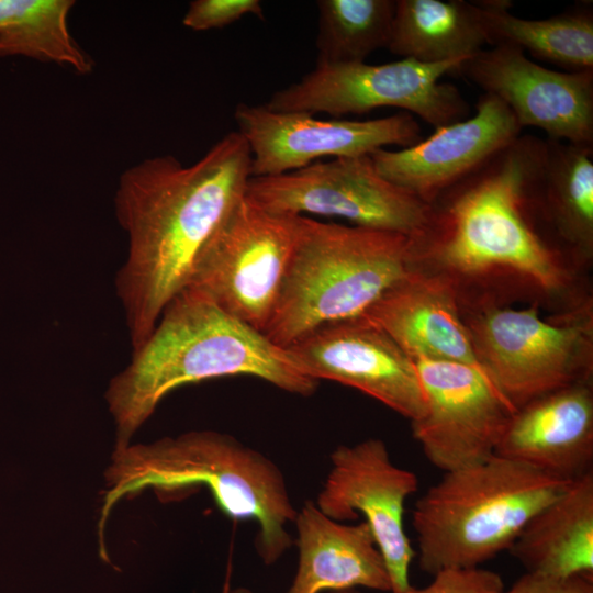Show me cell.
I'll use <instances>...</instances> for the list:
<instances>
[{
    "label": "cell",
    "instance_id": "6da1fadb",
    "mask_svg": "<svg viewBox=\"0 0 593 593\" xmlns=\"http://www.w3.org/2000/svg\"><path fill=\"white\" fill-rule=\"evenodd\" d=\"M545 139L517 136L430 203L410 237V269L450 281L460 307L527 296L540 304L573 284V267L541 219L537 182Z\"/></svg>",
    "mask_w": 593,
    "mask_h": 593
},
{
    "label": "cell",
    "instance_id": "7a4b0ae2",
    "mask_svg": "<svg viewBox=\"0 0 593 593\" xmlns=\"http://www.w3.org/2000/svg\"><path fill=\"white\" fill-rule=\"evenodd\" d=\"M250 161L245 138L230 132L190 166L160 155L120 176L114 209L128 248L115 289L133 350L189 286L201 250L245 194Z\"/></svg>",
    "mask_w": 593,
    "mask_h": 593
},
{
    "label": "cell",
    "instance_id": "3957f363",
    "mask_svg": "<svg viewBox=\"0 0 593 593\" xmlns=\"http://www.w3.org/2000/svg\"><path fill=\"white\" fill-rule=\"evenodd\" d=\"M233 376L255 377L303 396L318 385L287 348L202 292L186 288L166 306L147 340L133 350L130 363L109 382L104 399L115 426L114 449L131 444L171 391Z\"/></svg>",
    "mask_w": 593,
    "mask_h": 593
},
{
    "label": "cell",
    "instance_id": "277c9868",
    "mask_svg": "<svg viewBox=\"0 0 593 593\" xmlns=\"http://www.w3.org/2000/svg\"><path fill=\"white\" fill-rule=\"evenodd\" d=\"M105 488L98 521L101 557L105 526L114 506L145 489L161 495L204 485L219 508L233 519H255L256 550L272 564L291 547L287 530L298 510L279 467L235 437L214 430H191L147 444L114 449L104 472Z\"/></svg>",
    "mask_w": 593,
    "mask_h": 593
},
{
    "label": "cell",
    "instance_id": "5b68a950",
    "mask_svg": "<svg viewBox=\"0 0 593 593\" xmlns=\"http://www.w3.org/2000/svg\"><path fill=\"white\" fill-rule=\"evenodd\" d=\"M409 248L400 233L296 216L266 337L287 348L318 327L361 317L410 271Z\"/></svg>",
    "mask_w": 593,
    "mask_h": 593
},
{
    "label": "cell",
    "instance_id": "8992f818",
    "mask_svg": "<svg viewBox=\"0 0 593 593\" xmlns=\"http://www.w3.org/2000/svg\"><path fill=\"white\" fill-rule=\"evenodd\" d=\"M570 483L493 456L445 472L415 504L419 569L477 568L510 550L530 518Z\"/></svg>",
    "mask_w": 593,
    "mask_h": 593
},
{
    "label": "cell",
    "instance_id": "52a82bcc",
    "mask_svg": "<svg viewBox=\"0 0 593 593\" xmlns=\"http://www.w3.org/2000/svg\"><path fill=\"white\" fill-rule=\"evenodd\" d=\"M479 367L517 410L548 392L589 381L593 371V311L586 300L544 320L539 304L461 307Z\"/></svg>",
    "mask_w": 593,
    "mask_h": 593
},
{
    "label": "cell",
    "instance_id": "ba28073f",
    "mask_svg": "<svg viewBox=\"0 0 593 593\" xmlns=\"http://www.w3.org/2000/svg\"><path fill=\"white\" fill-rule=\"evenodd\" d=\"M466 59L316 64L298 82L276 91L264 105L277 112H324L335 118L393 107L437 128L469 114V104L459 89L440 81L445 75L455 74Z\"/></svg>",
    "mask_w": 593,
    "mask_h": 593
},
{
    "label": "cell",
    "instance_id": "9c48e42d",
    "mask_svg": "<svg viewBox=\"0 0 593 593\" xmlns=\"http://www.w3.org/2000/svg\"><path fill=\"white\" fill-rule=\"evenodd\" d=\"M296 216L270 213L245 194L200 253L187 288L258 332L273 314L292 255Z\"/></svg>",
    "mask_w": 593,
    "mask_h": 593
},
{
    "label": "cell",
    "instance_id": "30bf717a",
    "mask_svg": "<svg viewBox=\"0 0 593 593\" xmlns=\"http://www.w3.org/2000/svg\"><path fill=\"white\" fill-rule=\"evenodd\" d=\"M245 197L289 216L340 217L351 225L413 237L425 226L429 204L383 178L370 155L317 161L286 174L250 177Z\"/></svg>",
    "mask_w": 593,
    "mask_h": 593
},
{
    "label": "cell",
    "instance_id": "8fae6325",
    "mask_svg": "<svg viewBox=\"0 0 593 593\" xmlns=\"http://www.w3.org/2000/svg\"><path fill=\"white\" fill-rule=\"evenodd\" d=\"M414 363L426 409L411 426L427 460L448 472L493 457L515 410L483 370L454 361Z\"/></svg>",
    "mask_w": 593,
    "mask_h": 593
},
{
    "label": "cell",
    "instance_id": "7c38bea8",
    "mask_svg": "<svg viewBox=\"0 0 593 593\" xmlns=\"http://www.w3.org/2000/svg\"><path fill=\"white\" fill-rule=\"evenodd\" d=\"M234 119L250 150V177L286 174L322 157L371 155L390 145L406 148L423 139L418 122L404 111L370 120L317 119L238 103Z\"/></svg>",
    "mask_w": 593,
    "mask_h": 593
},
{
    "label": "cell",
    "instance_id": "4fadbf2b",
    "mask_svg": "<svg viewBox=\"0 0 593 593\" xmlns=\"http://www.w3.org/2000/svg\"><path fill=\"white\" fill-rule=\"evenodd\" d=\"M329 459L316 506L337 522L363 516L388 569L391 592L405 593L412 586L409 571L415 551L404 529V510L417 490V477L395 466L379 438L340 445Z\"/></svg>",
    "mask_w": 593,
    "mask_h": 593
},
{
    "label": "cell",
    "instance_id": "5bb4252c",
    "mask_svg": "<svg viewBox=\"0 0 593 593\" xmlns=\"http://www.w3.org/2000/svg\"><path fill=\"white\" fill-rule=\"evenodd\" d=\"M456 72L504 102L522 128L593 145V70H552L522 49L500 44L467 58Z\"/></svg>",
    "mask_w": 593,
    "mask_h": 593
},
{
    "label": "cell",
    "instance_id": "9a60e30c",
    "mask_svg": "<svg viewBox=\"0 0 593 593\" xmlns=\"http://www.w3.org/2000/svg\"><path fill=\"white\" fill-rule=\"evenodd\" d=\"M312 379L355 388L411 422L425 396L414 361L380 328L362 317L324 325L287 347Z\"/></svg>",
    "mask_w": 593,
    "mask_h": 593
},
{
    "label": "cell",
    "instance_id": "2e32d148",
    "mask_svg": "<svg viewBox=\"0 0 593 593\" xmlns=\"http://www.w3.org/2000/svg\"><path fill=\"white\" fill-rule=\"evenodd\" d=\"M521 131L508 107L483 93L471 118L437 127L411 147L381 148L370 157L383 178L429 204L519 136Z\"/></svg>",
    "mask_w": 593,
    "mask_h": 593
},
{
    "label": "cell",
    "instance_id": "e0dca14e",
    "mask_svg": "<svg viewBox=\"0 0 593 593\" xmlns=\"http://www.w3.org/2000/svg\"><path fill=\"white\" fill-rule=\"evenodd\" d=\"M494 455L567 483L593 472L592 381L548 392L515 410Z\"/></svg>",
    "mask_w": 593,
    "mask_h": 593
},
{
    "label": "cell",
    "instance_id": "ac0fdd59",
    "mask_svg": "<svg viewBox=\"0 0 593 593\" xmlns=\"http://www.w3.org/2000/svg\"><path fill=\"white\" fill-rule=\"evenodd\" d=\"M361 317L384 332L413 361L479 367L458 293L441 276L410 269Z\"/></svg>",
    "mask_w": 593,
    "mask_h": 593
},
{
    "label": "cell",
    "instance_id": "d6986e66",
    "mask_svg": "<svg viewBox=\"0 0 593 593\" xmlns=\"http://www.w3.org/2000/svg\"><path fill=\"white\" fill-rule=\"evenodd\" d=\"M299 563L286 593H321L357 586L391 592L383 557L363 521L346 525L324 515L306 501L293 522Z\"/></svg>",
    "mask_w": 593,
    "mask_h": 593
},
{
    "label": "cell",
    "instance_id": "ffe728a7",
    "mask_svg": "<svg viewBox=\"0 0 593 593\" xmlns=\"http://www.w3.org/2000/svg\"><path fill=\"white\" fill-rule=\"evenodd\" d=\"M510 551L527 573L593 578V472L540 508Z\"/></svg>",
    "mask_w": 593,
    "mask_h": 593
},
{
    "label": "cell",
    "instance_id": "44dd1931",
    "mask_svg": "<svg viewBox=\"0 0 593 593\" xmlns=\"http://www.w3.org/2000/svg\"><path fill=\"white\" fill-rule=\"evenodd\" d=\"M537 203L559 250L572 266L593 256V145L550 138L538 175Z\"/></svg>",
    "mask_w": 593,
    "mask_h": 593
},
{
    "label": "cell",
    "instance_id": "7402d4cb",
    "mask_svg": "<svg viewBox=\"0 0 593 593\" xmlns=\"http://www.w3.org/2000/svg\"><path fill=\"white\" fill-rule=\"evenodd\" d=\"M485 45L474 1L395 0L391 53L434 64L471 57Z\"/></svg>",
    "mask_w": 593,
    "mask_h": 593
},
{
    "label": "cell",
    "instance_id": "603a6c76",
    "mask_svg": "<svg viewBox=\"0 0 593 593\" xmlns=\"http://www.w3.org/2000/svg\"><path fill=\"white\" fill-rule=\"evenodd\" d=\"M489 45H511L567 68L593 70V11L578 4L547 19L530 20L510 12L508 0L474 1Z\"/></svg>",
    "mask_w": 593,
    "mask_h": 593
},
{
    "label": "cell",
    "instance_id": "cb8c5ba5",
    "mask_svg": "<svg viewBox=\"0 0 593 593\" xmlns=\"http://www.w3.org/2000/svg\"><path fill=\"white\" fill-rule=\"evenodd\" d=\"M74 0H0V57L23 56L70 67L80 75L92 58L68 27Z\"/></svg>",
    "mask_w": 593,
    "mask_h": 593
},
{
    "label": "cell",
    "instance_id": "d4e9b609",
    "mask_svg": "<svg viewBox=\"0 0 593 593\" xmlns=\"http://www.w3.org/2000/svg\"><path fill=\"white\" fill-rule=\"evenodd\" d=\"M316 64L362 63L388 48L395 0H318Z\"/></svg>",
    "mask_w": 593,
    "mask_h": 593
},
{
    "label": "cell",
    "instance_id": "484cf974",
    "mask_svg": "<svg viewBox=\"0 0 593 593\" xmlns=\"http://www.w3.org/2000/svg\"><path fill=\"white\" fill-rule=\"evenodd\" d=\"M248 14L264 18L259 0H194L189 3L182 24L195 31L221 29Z\"/></svg>",
    "mask_w": 593,
    "mask_h": 593
},
{
    "label": "cell",
    "instance_id": "4316f807",
    "mask_svg": "<svg viewBox=\"0 0 593 593\" xmlns=\"http://www.w3.org/2000/svg\"><path fill=\"white\" fill-rule=\"evenodd\" d=\"M504 590L497 573L477 567L443 570L426 586H411L405 593H504Z\"/></svg>",
    "mask_w": 593,
    "mask_h": 593
},
{
    "label": "cell",
    "instance_id": "83f0119b",
    "mask_svg": "<svg viewBox=\"0 0 593 593\" xmlns=\"http://www.w3.org/2000/svg\"><path fill=\"white\" fill-rule=\"evenodd\" d=\"M504 593H593V578H559L526 572Z\"/></svg>",
    "mask_w": 593,
    "mask_h": 593
},
{
    "label": "cell",
    "instance_id": "f1b7e54d",
    "mask_svg": "<svg viewBox=\"0 0 593 593\" xmlns=\"http://www.w3.org/2000/svg\"><path fill=\"white\" fill-rule=\"evenodd\" d=\"M226 593H254L251 590L243 586L228 590Z\"/></svg>",
    "mask_w": 593,
    "mask_h": 593
},
{
    "label": "cell",
    "instance_id": "f546056e",
    "mask_svg": "<svg viewBox=\"0 0 593 593\" xmlns=\"http://www.w3.org/2000/svg\"><path fill=\"white\" fill-rule=\"evenodd\" d=\"M332 593H360V592L356 591L355 589H351V590L336 591Z\"/></svg>",
    "mask_w": 593,
    "mask_h": 593
}]
</instances>
